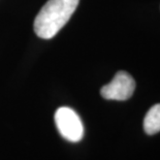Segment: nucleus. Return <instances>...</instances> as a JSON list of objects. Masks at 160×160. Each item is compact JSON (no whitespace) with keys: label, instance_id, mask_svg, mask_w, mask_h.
I'll return each instance as SVG.
<instances>
[{"label":"nucleus","instance_id":"obj_1","mask_svg":"<svg viewBox=\"0 0 160 160\" xmlns=\"http://www.w3.org/2000/svg\"><path fill=\"white\" fill-rule=\"evenodd\" d=\"M80 0H48L34 20V32L42 39H51L68 22Z\"/></svg>","mask_w":160,"mask_h":160},{"label":"nucleus","instance_id":"obj_2","mask_svg":"<svg viewBox=\"0 0 160 160\" xmlns=\"http://www.w3.org/2000/svg\"><path fill=\"white\" fill-rule=\"evenodd\" d=\"M55 123L58 131L69 142H80L84 137V125L81 118L72 108L61 107L55 113Z\"/></svg>","mask_w":160,"mask_h":160},{"label":"nucleus","instance_id":"obj_3","mask_svg":"<svg viewBox=\"0 0 160 160\" xmlns=\"http://www.w3.org/2000/svg\"><path fill=\"white\" fill-rule=\"evenodd\" d=\"M134 89L135 82L133 78L126 71H119L111 83L101 88L100 94L105 99L123 101L132 96Z\"/></svg>","mask_w":160,"mask_h":160},{"label":"nucleus","instance_id":"obj_4","mask_svg":"<svg viewBox=\"0 0 160 160\" xmlns=\"http://www.w3.org/2000/svg\"><path fill=\"white\" fill-rule=\"evenodd\" d=\"M144 129L149 135L160 131V103L155 104L148 111L144 120Z\"/></svg>","mask_w":160,"mask_h":160}]
</instances>
